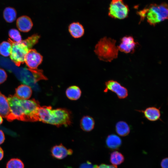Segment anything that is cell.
I'll use <instances>...</instances> for the list:
<instances>
[{
    "label": "cell",
    "instance_id": "cell-1",
    "mask_svg": "<svg viewBox=\"0 0 168 168\" xmlns=\"http://www.w3.org/2000/svg\"><path fill=\"white\" fill-rule=\"evenodd\" d=\"M138 13L141 17V21L146 17L147 22L150 25L155 26L168 18V5L166 2L151 4L138 12Z\"/></svg>",
    "mask_w": 168,
    "mask_h": 168
},
{
    "label": "cell",
    "instance_id": "cell-2",
    "mask_svg": "<svg viewBox=\"0 0 168 168\" xmlns=\"http://www.w3.org/2000/svg\"><path fill=\"white\" fill-rule=\"evenodd\" d=\"M116 41L106 37L101 38L95 46L94 51L100 60L110 62L117 58L119 49Z\"/></svg>",
    "mask_w": 168,
    "mask_h": 168
},
{
    "label": "cell",
    "instance_id": "cell-3",
    "mask_svg": "<svg viewBox=\"0 0 168 168\" xmlns=\"http://www.w3.org/2000/svg\"><path fill=\"white\" fill-rule=\"evenodd\" d=\"M43 58L42 56L34 49H30L25 57L24 62L36 80H41L44 77L43 71L37 68L42 63Z\"/></svg>",
    "mask_w": 168,
    "mask_h": 168
},
{
    "label": "cell",
    "instance_id": "cell-4",
    "mask_svg": "<svg viewBox=\"0 0 168 168\" xmlns=\"http://www.w3.org/2000/svg\"><path fill=\"white\" fill-rule=\"evenodd\" d=\"M8 40L12 45L11 59L19 67L24 63L25 56L30 49L22 40L19 43L15 42L10 38Z\"/></svg>",
    "mask_w": 168,
    "mask_h": 168
},
{
    "label": "cell",
    "instance_id": "cell-5",
    "mask_svg": "<svg viewBox=\"0 0 168 168\" xmlns=\"http://www.w3.org/2000/svg\"><path fill=\"white\" fill-rule=\"evenodd\" d=\"M71 112L65 108H58L52 109L49 124L58 127L61 126H67L72 124Z\"/></svg>",
    "mask_w": 168,
    "mask_h": 168
},
{
    "label": "cell",
    "instance_id": "cell-6",
    "mask_svg": "<svg viewBox=\"0 0 168 168\" xmlns=\"http://www.w3.org/2000/svg\"><path fill=\"white\" fill-rule=\"evenodd\" d=\"M7 99L10 107V114L6 119L9 121L16 119L25 121V117L21 100L15 95H9Z\"/></svg>",
    "mask_w": 168,
    "mask_h": 168
},
{
    "label": "cell",
    "instance_id": "cell-7",
    "mask_svg": "<svg viewBox=\"0 0 168 168\" xmlns=\"http://www.w3.org/2000/svg\"><path fill=\"white\" fill-rule=\"evenodd\" d=\"M21 102L25 115V121H39L38 112L40 107L39 102L34 99L21 100Z\"/></svg>",
    "mask_w": 168,
    "mask_h": 168
},
{
    "label": "cell",
    "instance_id": "cell-8",
    "mask_svg": "<svg viewBox=\"0 0 168 168\" xmlns=\"http://www.w3.org/2000/svg\"><path fill=\"white\" fill-rule=\"evenodd\" d=\"M129 9L123 0H111L109 8L108 15L110 17L123 19L128 16Z\"/></svg>",
    "mask_w": 168,
    "mask_h": 168
},
{
    "label": "cell",
    "instance_id": "cell-9",
    "mask_svg": "<svg viewBox=\"0 0 168 168\" xmlns=\"http://www.w3.org/2000/svg\"><path fill=\"white\" fill-rule=\"evenodd\" d=\"M105 88L104 90L105 93L110 91L115 93L119 99H124L128 96L127 89L122 86L118 82L114 80H109L105 83Z\"/></svg>",
    "mask_w": 168,
    "mask_h": 168
},
{
    "label": "cell",
    "instance_id": "cell-10",
    "mask_svg": "<svg viewBox=\"0 0 168 168\" xmlns=\"http://www.w3.org/2000/svg\"><path fill=\"white\" fill-rule=\"evenodd\" d=\"M136 43L134 39L131 36H125L121 40V43L118 46L119 50L126 53H128L134 51Z\"/></svg>",
    "mask_w": 168,
    "mask_h": 168
},
{
    "label": "cell",
    "instance_id": "cell-11",
    "mask_svg": "<svg viewBox=\"0 0 168 168\" xmlns=\"http://www.w3.org/2000/svg\"><path fill=\"white\" fill-rule=\"evenodd\" d=\"M160 107L157 108L154 106L149 107L144 110H136L142 113L145 117L151 121H155L158 120L162 121L161 119Z\"/></svg>",
    "mask_w": 168,
    "mask_h": 168
},
{
    "label": "cell",
    "instance_id": "cell-12",
    "mask_svg": "<svg viewBox=\"0 0 168 168\" xmlns=\"http://www.w3.org/2000/svg\"><path fill=\"white\" fill-rule=\"evenodd\" d=\"M51 155L54 158L62 159L68 155H71L73 151L71 149H67L62 144L53 146L51 150Z\"/></svg>",
    "mask_w": 168,
    "mask_h": 168
},
{
    "label": "cell",
    "instance_id": "cell-13",
    "mask_svg": "<svg viewBox=\"0 0 168 168\" xmlns=\"http://www.w3.org/2000/svg\"><path fill=\"white\" fill-rule=\"evenodd\" d=\"M16 25L17 28L23 32H28L32 28L33 23L30 18L26 16H22L17 20Z\"/></svg>",
    "mask_w": 168,
    "mask_h": 168
},
{
    "label": "cell",
    "instance_id": "cell-14",
    "mask_svg": "<svg viewBox=\"0 0 168 168\" xmlns=\"http://www.w3.org/2000/svg\"><path fill=\"white\" fill-rule=\"evenodd\" d=\"M32 94V90L29 86L22 84L16 89L15 95L21 100H28L30 98Z\"/></svg>",
    "mask_w": 168,
    "mask_h": 168
},
{
    "label": "cell",
    "instance_id": "cell-15",
    "mask_svg": "<svg viewBox=\"0 0 168 168\" xmlns=\"http://www.w3.org/2000/svg\"><path fill=\"white\" fill-rule=\"evenodd\" d=\"M68 31L71 35L76 39L81 38L84 33L83 26L78 22H74L70 24L68 26Z\"/></svg>",
    "mask_w": 168,
    "mask_h": 168
},
{
    "label": "cell",
    "instance_id": "cell-16",
    "mask_svg": "<svg viewBox=\"0 0 168 168\" xmlns=\"http://www.w3.org/2000/svg\"><path fill=\"white\" fill-rule=\"evenodd\" d=\"M52 109L50 106H40L38 112L39 121L49 124Z\"/></svg>",
    "mask_w": 168,
    "mask_h": 168
},
{
    "label": "cell",
    "instance_id": "cell-17",
    "mask_svg": "<svg viewBox=\"0 0 168 168\" xmlns=\"http://www.w3.org/2000/svg\"><path fill=\"white\" fill-rule=\"evenodd\" d=\"M10 114V107L7 98L0 92V115L7 119Z\"/></svg>",
    "mask_w": 168,
    "mask_h": 168
},
{
    "label": "cell",
    "instance_id": "cell-18",
    "mask_svg": "<svg viewBox=\"0 0 168 168\" xmlns=\"http://www.w3.org/2000/svg\"><path fill=\"white\" fill-rule=\"evenodd\" d=\"M95 123L93 118L89 116H85L82 118L80 120V126L83 130L89 132L94 128Z\"/></svg>",
    "mask_w": 168,
    "mask_h": 168
},
{
    "label": "cell",
    "instance_id": "cell-19",
    "mask_svg": "<svg viewBox=\"0 0 168 168\" xmlns=\"http://www.w3.org/2000/svg\"><path fill=\"white\" fill-rule=\"evenodd\" d=\"M107 146L111 149H116L119 148L122 143V140L120 138L114 134L109 135L106 139Z\"/></svg>",
    "mask_w": 168,
    "mask_h": 168
},
{
    "label": "cell",
    "instance_id": "cell-20",
    "mask_svg": "<svg viewBox=\"0 0 168 168\" xmlns=\"http://www.w3.org/2000/svg\"><path fill=\"white\" fill-rule=\"evenodd\" d=\"M117 133L122 137L128 135L130 132V128L128 124L125 121H120L117 122L115 126Z\"/></svg>",
    "mask_w": 168,
    "mask_h": 168
},
{
    "label": "cell",
    "instance_id": "cell-21",
    "mask_svg": "<svg viewBox=\"0 0 168 168\" xmlns=\"http://www.w3.org/2000/svg\"><path fill=\"white\" fill-rule=\"evenodd\" d=\"M81 91L80 88L77 86H72L66 89V94L67 97L71 100H77L81 95Z\"/></svg>",
    "mask_w": 168,
    "mask_h": 168
},
{
    "label": "cell",
    "instance_id": "cell-22",
    "mask_svg": "<svg viewBox=\"0 0 168 168\" xmlns=\"http://www.w3.org/2000/svg\"><path fill=\"white\" fill-rule=\"evenodd\" d=\"M16 16V11L13 7H7L3 11V18L8 23H12L15 21Z\"/></svg>",
    "mask_w": 168,
    "mask_h": 168
},
{
    "label": "cell",
    "instance_id": "cell-23",
    "mask_svg": "<svg viewBox=\"0 0 168 168\" xmlns=\"http://www.w3.org/2000/svg\"><path fill=\"white\" fill-rule=\"evenodd\" d=\"M110 160L113 165L117 166L123 162L124 157L120 152L118 151H114L110 154Z\"/></svg>",
    "mask_w": 168,
    "mask_h": 168
},
{
    "label": "cell",
    "instance_id": "cell-24",
    "mask_svg": "<svg viewBox=\"0 0 168 168\" xmlns=\"http://www.w3.org/2000/svg\"><path fill=\"white\" fill-rule=\"evenodd\" d=\"M12 45L8 41H4L0 44V54L4 57L10 55Z\"/></svg>",
    "mask_w": 168,
    "mask_h": 168
},
{
    "label": "cell",
    "instance_id": "cell-25",
    "mask_svg": "<svg viewBox=\"0 0 168 168\" xmlns=\"http://www.w3.org/2000/svg\"><path fill=\"white\" fill-rule=\"evenodd\" d=\"M40 38V35L37 34H35L22 41L30 49L34 45L38 42Z\"/></svg>",
    "mask_w": 168,
    "mask_h": 168
},
{
    "label": "cell",
    "instance_id": "cell-26",
    "mask_svg": "<svg viewBox=\"0 0 168 168\" xmlns=\"http://www.w3.org/2000/svg\"><path fill=\"white\" fill-rule=\"evenodd\" d=\"M7 168H24L23 162L18 158H12L7 163Z\"/></svg>",
    "mask_w": 168,
    "mask_h": 168
},
{
    "label": "cell",
    "instance_id": "cell-27",
    "mask_svg": "<svg viewBox=\"0 0 168 168\" xmlns=\"http://www.w3.org/2000/svg\"><path fill=\"white\" fill-rule=\"evenodd\" d=\"M8 35L12 40L19 43L22 41V38L19 32L16 29H12L8 32Z\"/></svg>",
    "mask_w": 168,
    "mask_h": 168
},
{
    "label": "cell",
    "instance_id": "cell-28",
    "mask_svg": "<svg viewBox=\"0 0 168 168\" xmlns=\"http://www.w3.org/2000/svg\"><path fill=\"white\" fill-rule=\"evenodd\" d=\"M7 75L5 71L0 68V84L4 82L7 79Z\"/></svg>",
    "mask_w": 168,
    "mask_h": 168
},
{
    "label": "cell",
    "instance_id": "cell-29",
    "mask_svg": "<svg viewBox=\"0 0 168 168\" xmlns=\"http://www.w3.org/2000/svg\"><path fill=\"white\" fill-rule=\"evenodd\" d=\"M79 168H95V166H93L91 162L88 161L82 164Z\"/></svg>",
    "mask_w": 168,
    "mask_h": 168
},
{
    "label": "cell",
    "instance_id": "cell-30",
    "mask_svg": "<svg viewBox=\"0 0 168 168\" xmlns=\"http://www.w3.org/2000/svg\"><path fill=\"white\" fill-rule=\"evenodd\" d=\"M95 168H117L116 166L110 165L105 164H101L99 166H95Z\"/></svg>",
    "mask_w": 168,
    "mask_h": 168
},
{
    "label": "cell",
    "instance_id": "cell-31",
    "mask_svg": "<svg viewBox=\"0 0 168 168\" xmlns=\"http://www.w3.org/2000/svg\"><path fill=\"white\" fill-rule=\"evenodd\" d=\"M161 165L162 168H168L167 158H165L162 160Z\"/></svg>",
    "mask_w": 168,
    "mask_h": 168
},
{
    "label": "cell",
    "instance_id": "cell-32",
    "mask_svg": "<svg viewBox=\"0 0 168 168\" xmlns=\"http://www.w3.org/2000/svg\"><path fill=\"white\" fill-rule=\"evenodd\" d=\"M5 139L4 133L2 130H0V145L4 142Z\"/></svg>",
    "mask_w": 168,
    "mask_h": 168
},
{
    "label": "cell",
    "instance_id": "cell-33",
    "mask_svg": "<svg viewBox=\"0 0 168 168\" xmlns=\"http://www.w3.org/2000/svg\"><path fill=\"white\" fill-rule=\"evenodd\" d=\"M4 152L2 149L0 147V161L1 160L3 157Z\"/></svg>",
    "mask_w": 168,
    "mask_h": 168
},
{
    "label": "cell",
    "instance_id": "cell-34",
    "mask_svg": "<svg viewBox=\"0 0 168 168\" xmlns=\"http://www.w3.org/2000/svg\"><path fill=\"white\" fill-rule=\"evenodd\" d=\"M3 121L2 117L0 115V125L2 123Z\"/></svg>",
    "mask_w": 168,
    "mask_h": 168
}]
</instances>
